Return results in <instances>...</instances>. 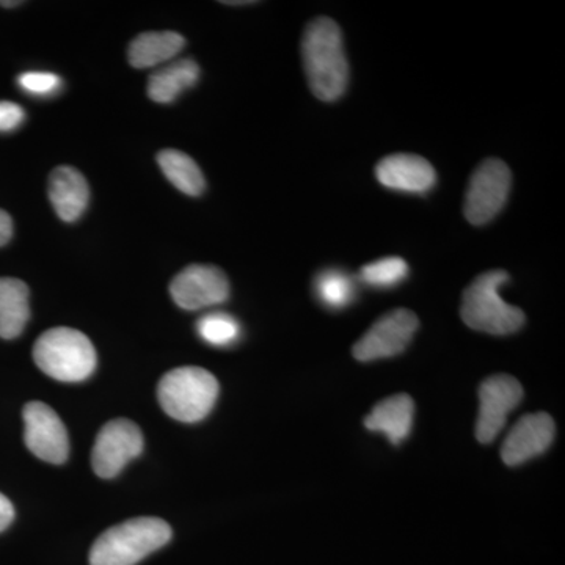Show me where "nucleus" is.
<instances>
[{"mask_svg":"<svg viewBox=\"0 0 565 565\" xmlns=\"http://www.w3.org/2000/svg\"><path fill=\"white\" fill-rule=\"evenodd\" d=\"M418 327V318L411 310H394L379 319L362 340L356 341L353 356L360 362H374L399 355L411 344Z\"/></svg>","mask_w":565,"mask_h":565,"instance_id":"6e6552de","label":"nucleus"},{"mask_svg":"<svg viewBox=\"0 0 565 565\" xmlns=\"http://www.w3.org/2000/svg\"><path fill=\"white\" fill-rule=\"evenodd\" d=\"M31 319L29 288L18 278H0V338L14 340Z\"/></svg>","mask_w":565,"mask_h":565,"instance_id":"f3484780","label":"nucleus"},{"mask_svg":"<svg viewBox=\"0 0 565 565\" xmlns=\"http://www.w3.org/2000/svg\"><path fill=\"white\" fill-rule=\"evenodd\" d=\"M24 120L25 111L20 104L0 102V132L14 131Z\"/></svg>","mask_w":565,"mask_h":565,"instance_id":"b1692460","label":"nucleus"},{"mask_svg":"<svg viewBox=\"0 0 565 565\" xmlns=\"http://www.w3.org/2000/svg\"><path fill=\"white\" fill-rule=\"evenodd\" d=\"M415 404L407 394L386 397L364 419L366 429L382 433L394 446L403 444L414 426Z\"/></svg>","mask_w":565,"mask_h":565,"instance_id":"2eb2a0df","label":"nucleus"},{"mask_svg":"<svg viewBox=\"0 0 565 565\" xmlns=\"http://www.w3.org/2000/svg\"><path fill=\"white\" fill-rule=\"evenodd\" d=\"M508 281L509 275L504 270H490L468 285L460 315L470 329L490 334H511L525 326L523 311L501 299L500 288Z\"/></svg>","mask_w":565,"mask_h":565,"instance_id":"7ed1b4c3","label":"nucleus"},{"mask_svg":"<svg viewBox=\"0 0 565 565\" xmlns=\"http://www.w3.org/2000/svg\"><path fill=\"white\" fill-rule=\"evenodd\" d=\"M375 177L385 188L407 193H427L437 181L434 167L415 154L386 156L375 167Z\"/></svg>","mask_w":565,"mask_h":565,"instance_id":"ddd939ff","label":"nucleus"},{"mask_svg":"<svg viewBox=\"0 0 565 565\" xmlns=\"http://www.w3.org/2000/svg\"><path fill=\"white\" fill-rule=\"evenodd\" d=\"M226 3V6H248V3L253 2H223Z\"/></svg>","mask_w":565,"mask_h":565,"instance_id":"cd10ccee","label":"nucleus"},{"mask_svg":"<svg viewBox=\"0 0 565 565\" xmlns=\"http://www.w3.org/2000/svg\"><path fill=\"white\" fill-rule=\"evenodd\" d=\"M169 523L140 516L111 526L92 546L90 565H136L172 539Z\"/></svg>","mask_w":565,"mask_h":565,"instance_id":"f03ea898","label":"nucleus"},{"mask_svg":"<svg viewBox=\"0 0 565 565\" xmlns=\"http://www.w3.org/2000/svg\"><path fill=\"white\" fill-rule=\"evenodd\" d=\"M556 427L552 416L546 414L526 415L512 427L505 437L501 457L509 467H516L544 455L555 438Z\"/></svg>","mask_w":565,"mask_h":565,"instance_id":"f8f14e48","label":"nucleus"},{"mask_svg":"<svg viewBox=\"0 0 565 565\" xmlns=\"http://www.w3.org/2000/svg\"><path fill=\"white\" fill-rule=\"evenodd\" d=\"M13 236V221L9 212L0 210V247L10 243Z\"/></svg>","mask_w":565,"mask_h":565,"instance_id":"a878e982","label":"nucleus"},{"mask_svg":"<svg viewBox=\"0 0 565 565\" xmlns=\"http://www.w3.org/2000/svg\"><path fill=\"white\" fill-rule=\"evenodd\" d=\"M33 360L44 374L66 384L87 381L98 356L92 341L79 330L57 327L41 334L33 345Z\"/></svg>","mask_w":565,"mask_h":565,"instance_id":"20e7f679","label":"nucleus"},{"mask_svg":"<svg viewBox=\"0 0 565 565\" xmlns=\"http://www.w3.org/2000/svg\"><path fill=\"white\" fill-rule=\"evenodd\" d=\"M302 58L308 85L316 98L332 103L348 88L349 65L343 33L330 18H316L307 25L302 39Z\"/></svg>","mask_w":565,"mask_h":565,"instance_id":"f257e3e1","label":"nucleus"},{"mask_svg":"<svg viewBox=\"0 0 565 565\" xmlns=\"http://www.w3.org/2000/svg\"><path fill=\"white\" fill-rule=\"evenodd\" d=\"M18 85L33 96H52L61 90L62 79L50 71H28L18 77Z\"/></svg>","mask_w":565,"mask_h":565,"instance_id":"5701e85b","label":"nucleus"},{"mask_svg":"<svg viewBox=\"0 0 565 565\" xmlns=\"http://www.w3.org/2000/svg\"><path fill=\"white\" fill-rule=\"evenodd\" d=\"M24 441L29 451L47 463L62 465L70 456L68 433L50 405L33 401L24 407Z\"/></svg>","mask_w":565,"mask_h":565,"instance_id":"1a4fd4ad","label":"nucleus"},{"mask_svg":"<svg viewBox=\"0 0 565 565\" xmlns=\"http://www.w3.org/2000/svg\"><path fill=\"white\" fill-rule=\"evenodd\" d=\"M512 188L511 169L500 159H487L471 174L465 195V217L471 225L493 221L508 203Z\"/></svg>","mask_w":565,"mask_h":565,"instance_id":"423d86ee","label":"nucleus"},{"mask_svg":"<svg viewBox=\"0 0 565 565\" xmlns=\"http://www.w3.org/2000/svg\"><path fill=\"white\" fill-rule=\"evenodd\" d=\"M523 388L516 379L497 374L482 382L479 388V418L476 438L481 444H492L508 422V415L522 403Z\"/></svg>","mask_w":565,"mask_h":565,"instance_id":"9b49d317","label":"nucleus"},{"mask_svg":"<svg viewBox=\"0 0 565 565\" xmlns=\"http://www.w3.org/2000/svg\"><path fill=\"white\" fill-rule=\"evenodd\" d=\"M408 275V264L399 256H388L364 266L360 278L374 288H393L403 282Z\"/></svg>","mask_w":565,"mask_h":565,"instance_id":"4be33fe9","label":"nucleus"},{"mask_svg":"<svg viewBox=\"0 0 565 565\" xmlns=\"http://www.w3.org/2000/svg\"><path fill=\"white\" fill-rule=\"evenodd\" d=\"M14 520V508L6 494L0 493V533L6 531Z\"/></svg>","mask_w":565,"mask_h":565,"instance_id":"393cba45","label":"nucleus"},{"mask_svg":"<svg viewBox=\"0 0 565 565\" xmlns=\"http://www.w3.org/2000/svg\"><path fill=\"white\" fill-rule=\"evenodd\" d=\"M143 451V434L129 419H114L99 430L93 446L92 465L99 478L111 479L121 473Z\"/></svg>","mask_w":565,"mask_h":565,"instance_id":"0eeeda50","label":"nucleus"},{"mask_svg":"<svg viewBox=\"0 0 565 565\" xmlns=\"http://www.w3.org/2000/svg\"><path fill=\"white\" fill-rule=\"evenodd\" d=\"M50 200L63 222H76L88 207L90 188L79 170L57 167L50 177Z\"/></svg>","mask_w":565,"mask_h":565,"instance_id":"4468645a","label":"nucleus"},{"mask_svg":"<svg viewBox=\"0 0 565 565\" xmlns=\"http://www.w3.org/2000/svg\"><path fill=\"white\" fill-rule=\"evenodd\" d=\"M21 2H0V6L2 7H14V6H20Z\"/></svg>","mask_w":565,"mask_h":565,"instance_id":"bb28decb","label":"nucleus"},{"mask_svg":"<svg viewBox=\"0 0 565 565\" xmlns=\"http://www.w3.org/2000/svg\"><path fill=\"white\" fill-rule=\"evenodd\" d=\"M184 36L178 32H145L129 44L128 61L134 68H154L172 61L184 47Z\"/></svg>","mask_w":565,"mask_h":565,"instance_id":"dca6fc26","label":"nucleus"},{"mask_svg":"<svg viewBox=\"0 0 565 565\" xmlns=\"http://www.w3.org/2000/svg\"><path fill=\"white\" fill-rule=\"evenodd\" d=\"M158 163L167 180L185 195L199 196L206 189L202 170L185 152L163 150L158 154Z\"/></svg>","mask_w":565,"mask_h":565,"instance_id":"6ab92c4d","label":"nucleus"},{"mask_svg":"<svg viewBox=\"0 0 565 565\" xmlns=\"http://www.w3.org/2000/svg\"><path fill=\"white\" fill-rule=\"evenodd\" d=\"M199 79V63L192 58H181L151 74L148 79V96L154 103L172 104L182 92L193 87Z\"/></svg>","mask_w":565,"mask_h":565,"instance_id":"a211bd4d","label":"nucleus"},{"mask_svg":"<svg viewBox=\"0 0 565 565\" xmlns=\"http://www.w3.org/2000/svg\"><path fill=\"white\" fill-rule=\"evenodd\" d=\"M315 289L321 303L332 310L348 307L355 297V285H353L352 278L343 270L338 269L322 270L316 277Z\"/></svg>","mask_w":565,"mask_h":565,"instance_id":"aec40b11","label":"nucleus"},{"mask_svg":"<svg viewBox=\"0 0 565 565\" xmlns=\"http://www.w3.org/2000/svg\"><path fill=\"white\" fill-rule=\"evenodd\" d=\"M196 332L204 343L215 348H228L241 338V326L233 316L226 313H210L203 316L196 323Z\"/></svg>","mask_w":565,"mask_h":565,"instance_id":"412c9836","label":"nucleus"},{"mask_svg":"<svg viewBox=\"0 0 565 565\" xmlns=\"http://www.w3.org/2000/svg\"><path fill=\"white\" fill-rule=\"evenodd\" d=\"M170 294L182 310H203L228 300L230 281L218 267L192 264L170 282Z\"/></svg>","mask_w":565,"mask_h":565,"instance_id":"9d476101","label":"nucleus"},{"mask_svg":"<svg viewBox=\"0 0 565 565\" xmlns=\"http://www.w3.org/2000/svg\"><path fill=\"white\" fill-rule=\"evenodd\" d=\"M218 382L203 367L185 366L169 371L158 385L162 411L181 423H199L217 403Z\"/></svg>","mask_w":565,"mask_h":565,"instance_id":"39448f33","label":"nucleus"}]
</instances>
